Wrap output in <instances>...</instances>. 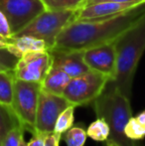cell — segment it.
<instances>
[{
    "label": "cell",
    "mask_w": 145,
    "mask_h": 146,
    "mask_svg": "<svg viewBox=\"0 0 145 146\" xmlns=\"http://www.w3.org/2000/svg\"><path fill=\"white\" fill-rule=\"evenodd\" d=\"M77 10H48L38 15L15 36H32L45 41L49 51L55 46L57 38L68 25L75 21ZM14 37V36H13Z\"/></svg>",
    "instance_id": "obj_4"
},
{
    "label": "cell",
    "mask_w": 145,
    "mask_h": 146,
    "mask_svg": "<svg viewBox=\"0 0 145 146\" xmlns=\"http://www.w3.org/2000/svg\"><path fill=\"white\" fill-rule=\"evenodd\" d=\"M105 1H112V2H123V3H144L145 0H89L87 4L97 3V2H105ZM85 4V5H87Z\"/></svg>",
    "instance_id": "obj_26"
},
{
    "label": "cell",
    "mask_w": 145,
    "mask_h": 146,
    "mask_svg": "<svg viewBox=\"0 0 145 146\" xmlns=\"http://www.w3.org/2000/svg\"><path fill=\"white\" fill-rule=\"evenodd\" d=\"M83 60L91 70L107 76L111 81L116 73V49L114 42L83 51Z\"/></svg>",
    "instance_id": "obj_10"
},
{
    "label": "cell",
    "mask_w": 145,
    "mask_h": 146,
    "mask_svg": "<svg viewBox=\"0 0 145 146\" xmlns=\"http://www.w3.org/2000/svg\"><path fill=\"white\" fill-rule=\"evenodd\" d=\"M70 106L72 104L64 96L41 90L36 117V130L45 134L53 133L58 117Z\"/></svg>",
    "instance_id": "obj_8"
},
{
    "label": "cell",
    "mask_w": 145,
    "mask_h": 146,
    "mask_svg": "<svg viewBox=\"0 0 145 146\" xmlns=\"http://www.w3.org/2000/svg\"><path fill=\"white\" fill-rule=\"evenodd\" d=\"M19 125L21 124L13 110L9 106L0 104V145L7 133L14 127Z\"/></svg>",
    "instance_id": "obj_16"
},
{
    "label": "cell",
    "mask_w": 145,
    "mask_h": 146,
    "mask_svg": "<svg viewBox=\"0 0 145 146\" xmlns=\"http://www.w3.org/2000/svg\"><path fill=\"white\" fill-rule=\"evenodd\" d=\"M48 10H79L89 0H42Z\"/></svg>",
    "instance_id": "obj_20"
},
{
    "label": "cell",
    "mask_w": 145,
    "mask_h": 146,
    "mask_svg": "<svg viewBox=\"0 0 145 146\" xmlns=\"http://www.w3.org/2000/svg\"><path fill=\"white\" fill-rule=\"evenodd\" d=\"M0 10L5 14L15 36L46 7L42 0H0Z\"/></svg>",
    "instance_id": "obj_7"
},
{
    "label": "cell",
    "mask_w": 145,
    "mask_h": 146,
    "mask_svg": "<svg viewBox=\"0 0 145 146\" xmlns=\"http://www.w3.org/2000/svg\"><path fill=\"white\" fill-rule=\"evenodd\" d=\"M6 49L18 59L28 53L49 51V47L45 43V41L26 35L12 37Z\"/></svg>",
    "instance_id": "obj_13"
},
{
    "label": "cell",
    "mask_w": 145,
    "mask_h": 146,
    "mask_svg": "<svg viewBox=\"0 0 145 146\" xmlns=\"http://www.w3.org/2000/svg\"><path fill=\"white\" fill-rule=\"evenodd\" d=\"M110 81L107 76L91 70L71 79L63 96L75 106L91 104L103 94Z\"/></svg>",
    "instance_id": "obj_6"
},
{
    "label": "cell",
    "mask_w": 145,
    "mask_h": 146,
    "mask_svg": "<svg viewBox=\"0 0 145 146\" xmlns=\"http://www.w3.org/2000/svg\"><path fill=\"white\" fill-rule=\"evenodd\" d=\"M97 117L107 122L110 129L109 139L119 146H137L135 141L125 135V126L132 117L130 100L109 82L103 92L93 102Z\"/></svg>",
    "instance_id": "obj_3"
},
{
    "label": "cell",
    "mask_w": 145,
    "mask_h": 146,
    "mask_svg": "<svg viewBox=\"0 0 145 146\" xmlns=\"http://www.w3.org/2000/svg\"><path fill=\"white\" fill-rule=\"evenodd\" d=\"M135 117H136V119L138 120V122H139L140 124H142L145 127V110H143L142 112H140V113L138 114L137 116H135Z\"/></svg>",
    "instance_id": "obj_28"
},
{
    "label": "cell",
    "mask_w": 145,
    "mask_h": 146,
    "mask_svg": "<svg viewBox=\"0 0 145 146\" xmlns=\"http://www.w3.org/2000/svg\"><path fill=\"white\" fill-rule=\"evenodd\" d=\"M15 76L13 71L0 72V104L12 108Z\"/></svg>",
    "instance_id": "obj_15"
},
{
    "label": "cell",
    "mask_w": 145,
    "mask_h": 146,
    "mask_svg": "<svg viewBox=\"0 0 145 146\" xmlns=\"http://www.w3.org/2000/svg\"><path fill=\"white\" fill-rule=\"evenodd\" d=\"M145 13V3L117 15L97 19L75 20L62 31L51 50L85 51L114 42Z\"/></svg>",
    "instance_id": "obj_1"
},
{
    "label": "cell",
    "mask_w": 145,
    "mask_h": 146,
    "mask_svg": "<svg viewBox=\"0 0 145 146\" xmlns=\"http://www.w3.org/2000/svg\"><path fill=\"white\" fill-rule=\"evenodd\" d=\"M116 73L110 81L122 94L131 98L134 75L142 55L145 52V13L132 27L115 41Z\"/></svg>",
    "instance_id": "obj_2"
},
{
    "label": "cell",
    "mask_w": 145,
    "mask_h": 146,
    "mask_svg": "<svg viewBox=\"0 0 145 146\" xmlns=\"http://www.w3.org/2000/svg\"><path fill=\"white\" fill-rule=\"evenodd\" d=\"M52 55V67L64 71L71 78H77L91 71L83 60V51L50 50Z\"/></svg>",
    "instance_id": "obj_11"
},
{
    "label": "cell",
    "mask_w": 145,
    "mask_h": 146,
    "mask_svg": "<svg viewBox=\"0 0 145 146\" xmlns=\"http://www.w3.org/2000/svg\"><path fill=\"white\" fill-rule=\"evenodd\" d=\"M125 135L133 141L142 140L145 137V127L138 122L136 117L132 116L125 126Z\"/></svg>",
    "instance_id": "obj_21"
},
{
    "label": "cell",
    "mask_w": 145,
    "mask_h": 146,
    "mask_svg": "<svg viewBox=\"0 0 145 146\" xmlns=\"http://www.w3.org/2000/svg\"><path fill=\"white\" fill-rule=\"evenodd\" d=\"M18 60L7 49H0V72L13 71Z\"/></svg>",
    "instance_id": "obj_22"
},
{
    "label": "cell",
    "mask_w": 145,
    "mask_h": 146,
    "mask_svg": "<svg viewBox=\"0 0 145 146\" xmlns=\"http://www.w3.org/2000/svg\"><path fill=\"white\" fill-rule=\"evenodd\" d=\"M53 66L50 51L32 52L22 56L14 68L15 79L42 83Z\"/></svg>",
    "instance_id": "obj_9"
},
{
    "label": "cell",
    "mask_w": 145,
    "mask_h": 146,
    "mask_svg": "<svg viewBox=\"0 0 145 146\" xmlns=\"http://www.w3.org/2000/svg\"><path fill=\"white\" fill-rule=\"evenodd\" d=\"M61 137L57 136L54 133L48 134L45 139V146H60Z\"/></svg>",
    "instance_id": "obj_25"
},
{
    "label": "cell",
    "mask_w": 145,
    "mask_h": 146,
    "mask_svg": "<svg viewBox=\"0 0 145 146\" xmlns=\"http://www.w3.org/2000/svg\"><path fill=\"white\" fill-rule=\"evenodd\" d=\"M19 146H28V145H27V142H26V141L23 139V140L21 141V143H20V145H19Z\"/></svg>",
    "instance_id": "obj_30"
},
{
    "label": "cell",
    "mask_w": 145,
    "mask_h": 146,
    "mask_svg": "<svg viewBox=\"0 0 145 146\" xmlns=\"http://www.w3.org/2000/svg\"><path fill=\"white\" fill-rule=\"evenodd\" d=\"M87 130L83 125H75L69 129L64 134V140L67 146H85L87 141Z\"/></svg>",
    "instance_id": "obj_19"
},
{
    "label": "cell",
    "mask_w": 145,
    "mask_h": 146,
    "mask_svg": "<svg viewBox=\"0 0 145 146\" xmlns=\"http://www.w3.org/2000/svg\"><path fill=\"white\" fill-rule=\"evenodd\" d=\"M72 78L67 75L64 71L58 68L52 67L47 74L44 81L41 83L42 90L58 96H63L68 84Z\"/></svg>",
    "instance_id": "obj_14"
},
{
    "label": "cell",
    "mask_w": 145,
    "mask_h": 146,
    "mask_svg": "<svg viewBox=\"0 0 145 146\" xmlns=\"http://www.w3.org/2000/svg\"><path fill=\"white\" fill-rule=\"evenodd\" d=\"M77 106H70L60 114V116L57 119L56 125L54 128V134H56L57 136L61 137L65 134V132L69 130L71 127L73 125V114H75V108Z\"/></svg>",
    "instance_id": "obj_18"
},
{
    "label": "cell",
    "mask_w": 145,
    "mask_h": 146,
    "mask_svg": "<svg viewBox=\"0 0 145 146\" xmlns=\"http://www.w3.org/2000/svg\"><path fill=\"white\" fill-rule=\"evenodd\" d=\"M42 86L40 83L15 79L12 110L21 126L31 134L36 132V117Z\"/></svg>",
    "instance_id": "obj_5"
},
{
    "label": "cell",
    "mask_w": 145,
    "mask_h": 146,
    "mask_svg": "<svg viewBox=\"0 0 145 146\" xmlns=\"http://www.w3.org/2000/svg\"><path fill=\"white\" fill-rule=\"evenodd\" d=\"M10 42V39L4 38L0 35V49H6Z\"/></svg>",
    "instance_id": "obj_27"
},
{
    "label": "cell",
    "mask_w": 145,
    "mask_h": 146,
    "mask_svg": "<svg viewBox=\"0 0 145 146\" xmlns=\"http://www.w3.org/2000/svg\"><path fill=\"white\" fill-rule=\"evenodd\" d=\"M105 142H107V146H119L116 142H114V141H112V140H109V139H107Z\"/></svg>",
    "instance_id": "obj_29"
},
{
    "label": "cell",
    "mask_w": 145,
    "mask_h": 146,
    "mask_svg": "<svg viewBox=\"0 0 145 146\" xmlns=\"http://www.w3.org/2000/svg\"><path fill=\"white\" fill-rule=\"evenodd\" d=\"M145 3V2H144ZM143 3H123V2H97V3L87 4L77 10L75 20L97 19V18L109 17L117 15L122 12L136 7Z\"/></svg>",
    "instance_id": "obj_12"
},
{
    "label": "cell",
    "mask_w": 145,
    "mask_h": 146,
    "mask_svg": "<svg viewBox=\"0 0 145 146\" xmlns=\"http://www.w3.org/2000/svg\"><path fill=\"white\" fill-rule=\"evenodd\" d=\"M87 134L93 140L97 142H105L109 139L110 129L105 119L101 117H97V119H95L89 125L87 129Z\"/></svg>",
    "instance_id": "obj_17"
},
{
    "label": "cell",
    "mask_w": 145,
    "mask_h": 146,
    "mask_svg": "<svg viewBox=\"0 0 145 146\" xmlns=\"http://www.w3.org/2000/svg\"><path fill=\"white\" fill-rule=\"evenodd\" d=\"M0 35L4 38L11 39L13 37V33L11 31V27L6 18L5 14L0 10Z\"/></svg>",
    "instance_id": "obj_23"
},
{
    "label": "cell",
    "mask_w": 145,
    "mask_h": 146,
    "mask_svg": "<svg viewBox=\"0 0 145 146\" xmlns=\"http://www.w3.org/2000/svg\"><path fill=\"white\" fill-rule=\"evenodd\" d=\"M47 135L45 133H42L40 131L37 130L35 133L32 134V137L30 141L27 143L28 146H45V139H46Z\"/></svg>",
    "instance_id": "obj_24"
}]
</instances>
